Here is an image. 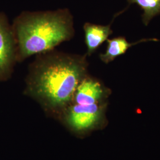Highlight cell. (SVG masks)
<instances>
[{
	"instance_id": "1",
	"label": "cell",
	"mask_w": 160,
	"mask_h": 160,
	"mask_svg": "<svg viewBox=\"0 0 160 160\" xmlns=\"http://www.w3.org/2000/svg\"><path fill=\"white\" fill-rule=\"evenodd\" d=\"M87 57L53 50L37 55L27 77L29 93L52 109L67 106L88 75Z\"/></svg>"
},
{
	"instance_id": "2",
	"label": "cell",
	"mask_w": 160,
	"mask_h": 160,
	"mask_svg": "<svg viewBox=\"0 0 160 160\" xmlns=\"http://www.w3.org/2000/svg\"><path fill=\"white\" fill-rule=\"evenodd\" d=\"M17 62L53 50L74 36V17L68 8L55 11L23 12L12 26Z\"/></svg>"
},
{
	"instance_id": "3",
	"label": "cell",
	"mask_w": 160,
	"mask_h": 160,
	"mask_svg": "<svg viewBox=\"0 0 160 160\" xmlns=\"http://www.w3.org/2000/svg\"><path fill=\"white\" fill-rule=\"evenodd\" d=\"M17 62L16 45L12 26L3 12H0V81L10 78Z\"/></svg>"
},
{
	"instance_id": "4",
	"label": "cell",
	"mask_w": 160,
	"mask_h": 160,
	"mask_svg": "<svg viewBox=\"0 0 160 160\" xmlns=\"http://www.w3.org/2000/svg\"><path fill=\"white\" fill-rule=\"evenodd\" d=\"M103 106L100 103L84 105L72 104L67 111L69 125L77 131H85L94 126L102 117Z\"/></svg>"
},
{
	"instance_id": "5",
	"label": "cell",
	"mask_w": 160,
	"mask_h": 160,
	"mask_svg": "<svg viewBox=\"0 0 160 160\" xmlns=\"http://www.w3.org/2000/svg\"><path fill=\"white\" fill-rule=\"evenodd\" d=\"M107 94L103 84L88 75L77 87L72 102L84 105L100 103Z\"/></svg>"
},
{
	"instance_id": "6",
	"label": "cell",
	"mask_w": 160,
	"mask_h": 160,
	"mask_svg": "<svg viewBox=\"0 0 160 160\" xmlns=\"http://www.w3.org/2000/svg\"><path fill=\"white\" fill-rule=\"evenodd\" d=\"M85 42L87 48V56H91L103 42L113 33L111 24L107 26L86 23L83 26Z\"/></svg>"
},
{
	"instance_id": "7",
	"label": "cell",
	"mask_w": 160,
	"mask_h": 160,
	"mask_svg": "<svg viewBox=\"0 0 160 160\" xmlns=\"http://www.w3.org/2000/svg\"><path fill=\"white\" fill-rule=\"evenodd\" d=\"M158 41L155 38L142 39L134 43H129L124 37H118L112 39H107L108 46L104 53H101L100 58L104 63H109L113 61L116 58L124 54L127 50L132 46L136 45L140 43Z\"/></svg>"
},
{
	"instance_id": "8",
	"label": "cell",
	"mask_w": 160,
	"mask_h": 160,
	"mask_svg": "<svg viewBox=\"0 0 160 160\" xmlns=\"http://www.w3.org/2000/svg\"><path fill=\"white\" fill-rule=\"evenodd\" d=\"M129 4H136L142 10V22L147 26L154 17L160 14V0H128Z\"/></svg>"
}]
</instances>
